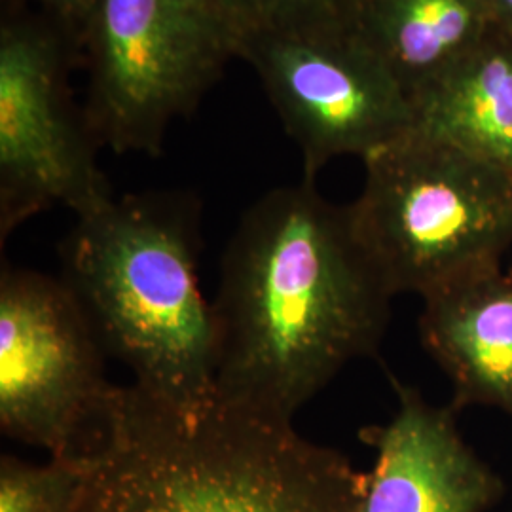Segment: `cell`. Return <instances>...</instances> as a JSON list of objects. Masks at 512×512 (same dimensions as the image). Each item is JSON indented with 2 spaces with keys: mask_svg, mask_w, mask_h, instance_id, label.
<instances>
[{
  "mask_svg": "<svg viewBox=\"0 0 512 512\" xmlns=\"http://www.w3.org/2000/svg\"><path fill=\"white\" fill-rule=\"evenodd\" d=\"M90 478V458L52 456L33 465L0 458V512H78Z\"/></svg>",
  "mask_w": 512,
  "mask_h": 512,
  "instance_id": "obj_13",
  "label": "cell"
},
{
  "mask_svg": "<svg viewBox=\"0 0 512 512\" xmlns=\"http://www.w3.org/2000/svg\"><path fill=\"white\" fill-rule=\"evenodd\" d=\"M391 300L348 205L306 179L264 194L220 264L215 401L293 423L349 363L376 355Z\"/></svg>",
  "mask_w": 512,
  "mask_h": 512,
  "instance_id": "obj_1",
  "label": "cell"
},
{
  "mask_svg": "<svg viewBox=\"0 0 512 512\" xmlns=\"http://www.w3.org/2000/svg\"><path fill=\"white\" fill-rule=\"evenodd\" d=\"M69 38L57 23L33 19H12L0 31L2 243L54 205L82 215L112 196L95 164L99 143L67 101Z\"/></svg>",
  "mask_w": 512,
  "mask_h": 512,
  "instance_id": "obj_8",
  "label": "cell"
},
{
  "mask_svg": "<svg viewBox=\"0 0 512 512\" xmlns=\"http://www.w3.org/2000/svg\"><path fill=\"white\" fill-rule=\"evenodd\" d=\"M420 340L452 384L458 412L488 406L512 420V270L423 298Z\"/></svg>",
  "mask_w": 512,
  "mask_h": 512,
  "instance_id": "obj_10",
  "label": "cell"
},
{
  "mask_svg": "<svg viewBox=\"0 0 512 512\" xmlns=\"http://www.w3.org/2000/svg\"><path fill=\"white\" fill-rule=\"evenodd\" d=\"M61 279L135 387L198 414L215 403L217 330L198 283V207L179 194L110 196L76 215Z\"/></svg>",
  "mask_w": 512,
  "mask_h": 512,
  "instance_id": "obj_3",
  "label": "cell"
},
{
  "mask_svg": "<svg viewBox=\"0 0 512 512\" xmlns=\"http://www.w3.org/2000/svg\"><path fill=\"white\" fill-rule=\"evenodd\" d=\"M236 40L247 35L342 16L344 0H217Z\"/></svg>",
  "mask_w": 512,
  "mask_h": 512,
  "instance_id": "obj_14",
  "label": "cell"
},
{
  "mask_svg": "<svg viewBox=\"0 0 512 512\" xmlns=\"http://www.w3.org/2000/svg\"><path fill=\"white\" fill-rule=\"evenodd\" d=\"M99 145L158 156L165 131L219 78L238 40L217 0H95L80 38Z\"/></svg>",
  "mask_w": 512,
  "mask_h": 512,
  "instance_id": "obj_5",
  "label": "cell"
},
{
  "mask_svg": "<svg viewBox=\"0 0 512 512\" xmlns=\"http://www.w3.org/2000/svg\"><path fill=\"white\" fill-rule=\"evenodd\" d=\"M414 129L512 173V40L494 29L414 99Z\"/></svg>",
  "mask_w": 512,
  "mask_h": 512,
  "instance_id": "obj_12",
  "label": "cell"
},
{
  "mask_svg": "<svg viewBox=\"0 0 512 512\" xmlns=\"http://www.w3.org/2000/svg\"><path fill=\"white\" fill-rule=\"evenodd\" d=\"M78 512H355L363 473L291 421L215 403L190 414L120 387Z\"/></svg>",
  "mask_w": 512,
  "mask_h": 512,
  "instance_id": "obj_2",
  "label": "cell"
},
{
  "mask_svg": "<svg viewBox=\"0 0 512 512\" xmlns=\"http://www.w3.org/2000/svg\"><path fill=\"white\" fill-rule=\"evenodd\" d=\"M238 57L300 147L306 181L334 158L366 160L414 129L403 84L342 16L247 35Z\"/></svg>",
  "mask_w": 512,
  "mask_h": 512,
  "instance_id": "obj_7",
  "label": "cell"
},
{
  "mask_svg": "<svg viewBox=\"0 0 512 512\" xmlns=\"http://www.w3.org/2000/svg\"><path fill=\"white\" fill-rule=\"evenodd\" d=\"M342 18L410 99L495 29L486 0H344Z\"/></svg>",
  "mask_w": 512,
  "mask_h": 512,
  "instance_id": "obj_11",
  "label": "cell"
},
{
  "mask_svg": "<svg viewBox=\"0 0 512 512\" xmlns=\"http://www.w3.org/2000/svg\"><path fill=\"white\" fill-rule=\"evenodd\" d=\"M363 162L349 220L393 296L423 300L503 268L512 173L416 129Z\"/></svg>",
  "mask_w": 512,
  "mask_h": 512,
  "instance_id": "obj_4",
  "label": "cell"
},
{
  "mask_svg": "<svg viewBox=\"0 0 512 512\" xmlns=\"http://www.w3.org/2000/svg\"><path fill=\"white\" fill-rule=\"evenodd\" d=\"M495 29L512 40V0H486Z\"/></svg>",
  "mask_w": 512,
  "mask_h": 512,
  "instance_id": "obj_16",
  "label": "cell"
},
{
  "mask_svg": "<svg viewBox=\"0 0 512 512\" xmlns=\"http://www.w3.org/2000/svg\"><path fill=\"white\" fill-rule=\"evenodd\" d=\"M397 412L361 439L376 450L355 512H488L505 494L501 476L459 433L452 406L429 403L393 380Z\"/></svg>",
  "mask_w": 512,
  "mask_h": 512,
  "instance_id": "obj_9",
  "label": "cell"
},
{
  "mask_svg": "<svg viewBox=\"0 0 512 512\" xmlns=\"http://www.w3.org/2000/svg\"><path fill=\"white\" fill-rule=\"evenodd\" d=\"M38 2L69 37L74 44H80V38L86 31V25L92 18L95 0H35Z\"/></svg>",
  "mask_w": 512,
  "mask_h": 512,
  "instance_id": "obj_15",
  "label": "cell"
},
{
  "mask_svg": "<svg viewBox=\"0 0 512 512\" xmlns=\"http://www.w3.org/2000/svg\"><path fill=\"white\" fill-rule=\"evenodd\" d=\"M512 512V511H511Z\"/></svg>",
  "mask_w": 512,
  "mask_h": 512,
  "instance_id": "obj_17",
  "label": "cell"
},
{
  "mask_svg": "<svg viewBox=\"0 0 512 512\" xmlns=\"http://www.w3.org/2000/svg\"><path fill=\"white\" fill-rule=\"evenodd\" d=\"M105 349L61 277L0 272V431L52 456L92 454L120 387Z\"/></svg>",
  "mask_w": 512,
  "mask_h": 512,
  "instance_id": "obj_6",
  "label": "cell"
}]
</instances>
